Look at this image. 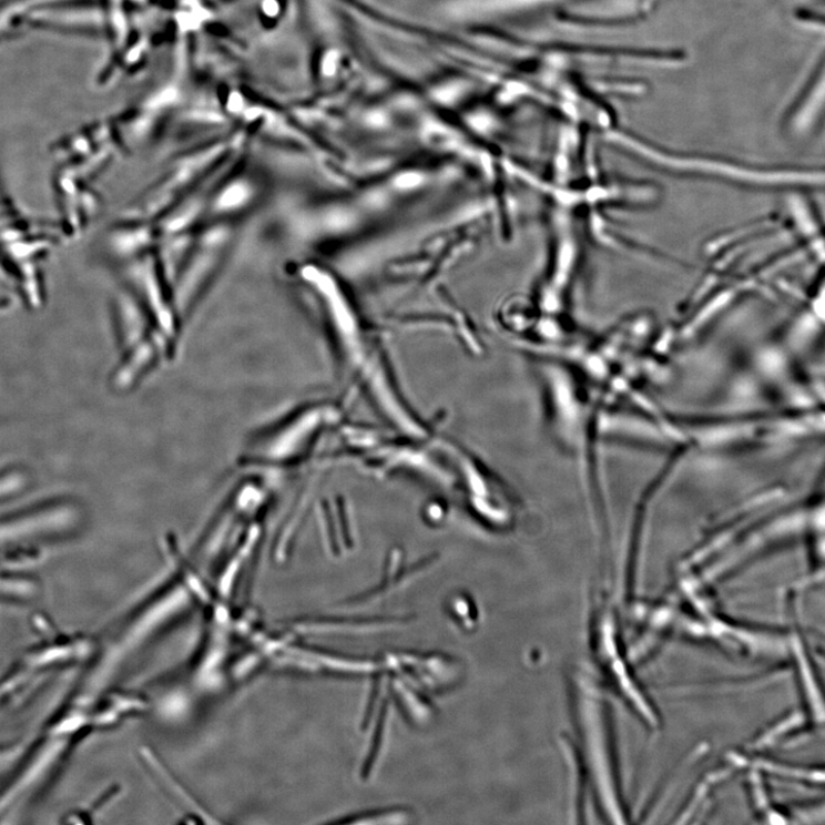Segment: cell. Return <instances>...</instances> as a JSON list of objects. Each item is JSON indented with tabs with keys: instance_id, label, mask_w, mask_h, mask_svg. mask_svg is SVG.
Listing matches in <instances>:
<instances>
[{
	"instance_id": "1",
	"label": "cell",
	"mask_w": 825,
	"mask_h": 825,
	"mask_svg": "<svg viewBox=\"0 0 825 825\" xmlns=\"http://www.w3.org/2000/svg\"><path fill=\"white\" fill-rule=\"evenodd\" d=\"M825 28V19L817 18ZM825 123V50L813 73L787 108L783 130L791 135L816 131Z\"/></svg>"
},
{
	"instance_id": "2",
	"label": "cell",
	"mask_w": 825,
	"mask_h": 825,
	"mask_svg": "<svg viewBox=\"0 0 825 825\" xmlns=\"http://www.w3.org/2000/svg\"><path fill=\"white\" fill-rule=\"evenodd\" d=\"M748 768L755 771H763L775 777H780L790 782L804 783L808 785L825 787V766L824 767H809L802 765L786 764L783 762L772 760H756L755 762L746 763Z\"/></svg>"
}]
</instances>
